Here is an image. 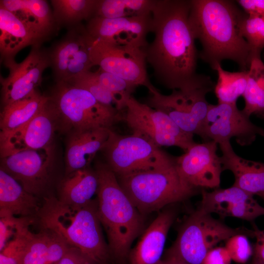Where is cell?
I'll use <instances>...</instances> for the list:
<instances>
[{
  "instance_id": "6da1fadb",
  "label": "cell",
  "mask_w": 264,
  "mask_h": 264,
  "mask_svg": "<svg viewBox=\"0 0 264 264\" xmlns=\"http://www.w3.org/2000/svg\"><path fill=\"white\" fill-rule=\"evenodd\" d=\"M190 0H156L152 14L154 37L145 49L156 81L168 89L195 83L198 53L189 22Z\"/></svg>"
},
{
  "instance_id": "7a4b0ae2",
  "label": "cell",
  "mask_w": 264,
  "mask_h": 264,
  "mask_svg": "<svg viewBox=\"0 0 264 264\" xmlns=\"http://www.w3.org/2000/svg\"><path fill=\"white\" fill-rule=\"evenodd\" d=\"M245 15L233 0H190L189 24L202 46L198 56L213 69L226 59L249 69L252 55L240 31Z\"/></svg>"
},
{
  "instance_id": "3957f363",
  "label": "cell",
  "mask_w": 264,
  "mask_h": 264,
  "mask_svg": "<svg viewBox=\"0 0 264 264\" xmlns=\"http://www.w3.org/2000/svg\"><path fill=\"white\" fill-rule=\"evenodd\" d=\"M98 215L108 238L112 262L127 264L132 245L145 228V216L134 205L106 163L95 166Z\"/></svg>"
},
{
  "instance_id": "277c9868",
  "label": "cell",
  "mask_w": 264,
  "mask_h": 264,
  "mask_svg": "<svg viewBox=\"0 0 264 264\" xmlns=\"http://www.w3.org/2000/svg\"><path fill=\"white\" fill-rule=\"evenodd\" d=\"M36 220L42 228L54 231L70 246L81 250L100 264L112 261L98 215L97 199L79 205L45 197Z\"/></svg>"
},
{
  "instance_id": "5b68a950",
  "label": "cell",
  "mask_w": 264,
  "mask_h": 264,
  "mask_svg": "<svg viewBox=\"0 0 264 264\" xmlns=\"http://www.w3.org/2000/svg\"><path fill=\"white\" fill-rule=\"evenodd\" d=\"M131 201L143 215L184 201L201 189L189 184L179 172L176 162L158 169L116 176Z\"/></svg>"
},
{
  "instance_id": "8992f818",
  "label": "cell",
  "mask_w": 264,
  "mask_h": 264,
  "mask_svg": "<svg viewBox=\"0 0 264 264\" xmlns=\"http://www.w3.org/2000/svg\"><path fill=\"white\" fill-rule=\"evenodd\" d=\"M58 117L59 130L74 131L105 128L121 119V112L100 103L88 91L73 84L56 83L48 96Z\"/></svg>"
},
{
  "instance_id": "52a82bcc",
  "label": "cell",
  "mask_w": 264,
  "mask_h": 264,
  "mask_svg": "<svg viewBox=\"0 0 264 264\" xmlns=\"http://www.w3.org/2000/svg\"><path fill=\"white\" fill-rule=\"evenodd\" d=\"M239 234L254 238L255 232L244 227H231L197 208L181 224L176 240L167 250L187 264H202L209 250Z\"/></svg>"
},
{
  "instance_id": "ba28073f",
  "label": "cell",
  "mask_w": 264,
  "mask_h": 264,
  "mask_svg": "<svg viewBox=\"0 0 264 264\" xmlns=\"http://www.w3.org/2000/svg\"><path fill=\"white\" fill-rule=\"evenodd\" d=\"M215 86L210 77L201 74L189 87L164 95L151 83L147 87L150 95L146 104L167 114L184 132L201 137L210 104L206 96L214 90Z\"/></svg>"
},
{
  "instance_id": "9c48e42d",
  "label": "cell",
  "mask_w": 264,
  "mask_h": 264,
  "mask_svg": "<svg viewBox=\"0 0 264 264\" xmlns=\"http://www.w3.org/2000/svg\"><path fill=\"white\" fill-rule=\"evenodd\" d=\"M100 151L116 176L163 168L175 164L176 159L143 137L121 135L111 129Z\"/></svg>"
},
{
  "instance_id": "30bf717a",
  "label": "cell",
  "mask_w": 264,
  "mask_h": 264,
  "mask_svg": "<svg viewBox=\"0 0 264 264\" xmlns=\"http://www.w3.org/2000/svg\"><path fill=\"white\" fill-rule=\"evenodd\" d=\"M121 118L132 134L143 137L159 147L176 146L186 152L196 143L194 135L182 131L167 114L132 96L121 111Z\"/></svg>"
},
{
  "instance_id": "8fae6325",
  "label": "cell",
  "mask_w": 264,
  "mask_h": 264,
  "mask_svg": "<svg viewBox=\"0 0 264 264\" xmlns=\"http://www.w3.org/2000/svg\"><path fill=\"white\" fill-rule=\"evenodd\" d=\"M88 38L90 56L94 66H97L102 70L118 76L136 87L147 88L151 83L146 70L145 49L115 45L89 35Z\"/></svg>"
},
{
  "instance_id": "7c38bea8",
  "label": "cell",
  "mask_w": 264,
  "mask_h": 264,
  "mask_svg": "<svg viewBox=\"0 0 264 264\" xmlns=\"http://www.w3.org/2000/svg\"><path fill=\"white\" fill-rule=\"evenodd\" d=\"M52 76L56 83L69 82L90 71L89 38L85 25L67 30L47 49Z\"/></svg>"
},
{
  "instance_id": "4fadbf2b",
  "label": "cell",
  "mask_w": 264,
  "mask_h": 264,
  "mask_svg": "<svg viewBox=\"0 0 264 264\" xmlns=\"http://www.w3.org/2000/svg\"><path fill=\"white\" fill-rule=\"evenodd\" d=\"M54 161L53 147L27 150L1 158L0 169L40 198L50 185Z\"/></svg>"
},
{
  "instance_id": "5bb4252c",
  "label": "cell",
  "mask_w": 264,
  "mask_h": 264,
  "mask_svg": "<svg viewBox=\"0 0 264 264\" xmlns=\"http://www.w3.org/2000/svg\"><path fill=\"white\" fill-rule=\"evenodd\" d=\"M261 129L238 109L236 104H210L201 137L204 141L212 140L219 145L235 137L238 144L245 146L255 140Z\"/></svg>"
},
{
  "instance_id": "9a60e30c",
  "label": "cell",
  "mask_w": 264,
  "mask_h": 264,
  "mask_svg": "<svg viewBox=\"0 0 264 264\" xmlns=\"http://www.w3.org/2000/svg\"><path fill=\"white\" fill-rule=\"evenodd\" d=\"M9 70L5 78L0 77L2 107L23 99L36 91L43 74L50 67L48 50L42 46L32 47L21 63L15 60L4 64Z\"/></svg>"
},
{
  "instance_id": "2e32d148",
  "label": "cell",
  "mask_w": 264,
  "mask_h": 264,
  "mask_svg": "<svg viewBox=\"0 0 264 264\" xmlns=\"http://www.w3.org/2000/svg\"><path fill=\"white\" fill-rule=\"evenodd\" d=\"M59 130L58 114L50 100L24 126L0 139L1 158L27 150L53 147L54 134Z\"/></svg>"
},
{
  "instance_id": "e0dca14e",
  "label": "cell",
  "mask_w": 264,
  "mask_h": 264,
  "mask_svg": "<svg viewBox=\"0 0 264 264\" xmlns=\"http://www.w3.org/2000/svg\"><path fill=\"white\" fill-rule=\"evenodd\" d=\"M152 15L107 19L93 16L85 25L92 38L120 46L146 49V38L151 32Z\"/></svg>"
},
{
  "instance_id": "ac0fdd59",
  "label": "cell",
  "mask_w": 264,
  "mask_h": 264,
  "mask_svg": "<svg viewBox=\"0 0 264 264\" xmlns=\"http://www.w3.org/2000/svg\"><path fill=\"white\" fill-rule=\"evenodd\" d=\"M218 145L212 140L196 143L176 157L178 170L189 184L201 189L220 187L223 170Z\"/></svg>"
},
{
  "instance_id": "d6986e66",
  "label": "cell",
  "mask_w": 264,
  "mask_h": 264,
  "mask_svg": "<svg viewBox=\"0 0 264 264\" xmlns=\"http://www.w3.org/2000/svg\"><path fill=\"white\" fill-rule=\"evenodd\" d=\"M172 205L163 208L144 230L130 250L129 264H156L162 259L168 232L178 215Z\"/></svg>"
},
{
  "instance_id": "ffe728a7",
  "label": "cell",
  "mask_w": 264,
  "mask_h": 264,
  "mask_svg": "<svg viewBox=\"0 0 264 264\" xmlns=\"http://www.w3.org/2000/svg\"><path fill=\"white\" fill-rule=\"evenodd\" d=\"M207 201L205 212L217 214L222 219L231 217L253 222L264 215V207L254 199L253 195L233 185L211 191Z\"/></svg>"
},
{
  "instance_id": "44dd1931",
  "label": "cell",
  "mask_w": 264,
  "mask_h": 264,
  "mask_svg": "<svg viewBox=\"0 0 264 264\" xmlns=\"http://www.w3.org/2000/svg\"><path fill=\"white\" fill-rule=\"evenodd\" d=\"M110 129L74 131L69 132L65 153V175L89 167L97 153L108 140Z\"/></svg>"
},
{
  "instance_id": "7402d4cb",
  "label": "cell",
  "mask_w": 264,
  "mask_h": 264,
  "mask_svg": "<svg viewBox=\"0 0 264 264\" xmlns=\"http://www.w3.org/2000/svg\"><path fill=\"white\" fill-rule=\"evenodd\" d=\"M223 171L233 174V186L264 200V163L246 159L239 156L233 149L230 141L219 144Z\"/></svg>"
},
{
  "instance_id": "603a6c76",
  "label": "cell",
  "mask_w": 264,
  "mask_h": 264,
  "mask_svg": "<svg viewBox=\"0 0 264 264\" xmlns=\"http://www.w3.org/2000/svg\"><path fill=\"white\" fill-rule=\"evenodd\" d=\"M0 53L3 64L14 61L28 46H42L44 40L12 12L0 7Z\"/></svg>"
},
{
  "instance_id": "cb8c5ba5",
  "label": "cell",
  "mask_w": 264,
  "mask_h": 264,
  "mask_svg": "<svg viewBox=\"0 0 264 264\" xmlns=\"http://www.w3.org/2000/svg\"><path fill=\"white\" fill-rule=\"evenodd\" d=\"M0 7L16 15L38 35L44 42L59 30L52 9L44 0H0Z\"/></svg>"
},
{
  "instance_id": "d4e9b609",
  "label": "cell",
  "mask_w": 264,
  "mask_h": 264,
  "mask_svg": "<svg viewBox=\"0 0 264 264\" xmlns=\"http://www.w3.org/2000/svg\"><path fill=\"white\" fill-rule=\"evenodd\" d=\"M12 176L0 169V214L36 219L42 203Z\"/></svg>"
},
{
  "instance_id": "484cf974",
  "label": "cell",
  "mask_w": 264,
  "mask_h": 264,
  "mask_svg": "<svg viewBox=\"0 0 264 264\" xmlns=\"http://www.w3.org/2000/svg\"><path fill=\"white\" fill-rule=\"evenodd\" d=\"M49 99L37 90L28 96L2 107L0 116V139L18 130L34 117Z\"/></svg>"
},
{
  "instance_id": "4316f807",
  "label": "cell",
  "mask_w": 264,
  "mask_h": 264,
  "mask_svg": "<svg viewBox=\"0 0 264 264\" xmlns=\"http://www.w3.org/2000/svg\"><path fill=\"white\" fill-rule=\"evenodd\" d=\"M98 178L90 167L65 175L58 186V199L72 205H85L96 194Z\"/></svg>"
},
{
  "instance_id": "83f0119b",
  "label": "cell",
  "mask_w": 264,
  "mask_h": 264,
  "mask_svg": "<svg viewBox=\"0 0 264 264\" xmlns=\"http://www.w3.org/2000/svg\"><path fill=\"white\" fill-rule=\"evenodd\" d=\"M242 97L245 106L242 111L249 117L255 114L264 120V63L261 54L252 56Z\"/></svg>"
},
{
  "instance_id": "f1b7e54d",
  "label": "cell",
  "mask_w": 264,
  "mask_h": 264,
  "mask_svg": "<svg viewBox=\"0 0 264 264\" xmlns=\"http://www.w3.org/2000/svg\"><path fill=\"white\" fill-rule=\"evenodd\" d=\"M98 0H51L55 23L67 30L88 21L94 15Z\"/></svg>"
},
{
  "instance_id": "f546056e",
  "label": "cell",
  "mask_w": 264,
  "mask_h": 264,
  "mask_svg": "<svg viewBox=\"0 0 264 264\" xmlns=\"http://www.w3.org/2000/svg\"><path fill=\"white\" fill-rule=\"evenodd\" d=\"M156 0H98L94 16L107 19L150 15Z\"/></svg>"
},
{
  "instance_id": "4dcf8cb0",
  "label": "cell",
  "mask_w": 264,
  "mask_h": 264,
  "mask_svg": "<svg viewBox=\"0 0 264 264\" xmlns=\"http://www.w3.org/2000/svg\"><path fill=\"white\" fill-rule=\"evenodd\" d=\"M218 74L214 91L218 103L236 104L242 96L247 85L248 70L230 72L224 70L220 64L213 69Z\"/></svg>"
},
{
  "instance_id": "1f68e13d",
  "label": "cell",
  "mask_w": 264,
  "mask_h": 264,
  "mask_svg": "<svg viewBox=\"0 0 264 264\" xmlns=\"http://www.w3.org/2000/svg\"><path fill=\"white\" fill-rule=\"evenodd\" d=\"M52 231L42 228L38 233L29 232L19 264H50L49 244Z\"/></svg>"
},
{
  "instance_id": "d6a6232c",
  "label": "cell",
  "mask_w": 264,
  "mask_h": 264,
  "mask_svg": "<svg viewBox=\"0 0 264 264\" xmlns=\"http://www.w3.org/2000/svg\"><path fill=\"white\" fill-rule=\"evenodd\" d=\"M66 83L73 84L87 90L104 105L115 108L119 111L125 108L118 97L100 83L94 72L89 71Z\"/></svg>"
},
{
  "instance_id": "836d02e7",
  "label": "cell",
  "mask_w": 264,
  "mask_h": 264,
  "mask_svg": "<svg viewBox=\"0 0 264 264\" xmlns=\"http://www.w3.org/2000/svg\"><path fill=\"white\" fill-rule=\"evenodd\" d=\"M240 31L252 56L261 54L264 49V17L249 16L245 13L240 24Z\"/></svg>"
},
{
  "instance_id": "e575fe53",
  "label": "cell",
  "mask_w": 264,
  "mask_h": 264,
  "mask_svg": "<svg viewBox=\"0 0 264 264\" xmlns=\"http://www.w3.org/2000/svg\"><path fill=\"white\" fill-rule=\"evenodd\" d=\"M100 83L115 95L126 107V103L137 87L125 79L102 70L100 68L94 72Z\"/></svg>"
},
{
  "instance_id": "d590c367",
  "label": "cell",
  "mask_w": 264,
  "mask_h": 264,
  "mask_svg": "<svg viewBox=\"0 0 264 264\" xmlns=\"http://www.w3.org/2000/svg\"><path fill=\"white\" fill-rule=\"evenodd\" d=\"M33 218H17L9 214H0V251L7 242L23 227L35 222Z\"/></svg>"
},
{
  "instance_id": "8d00e7d4",
  "label": "cell",
  "mask_w": 264,
  "mask_h": 264,
  "mask_svg": "<svg viewBox=\"0 0 264 264\" xmlns=\"http://www.w3.org/2000/svg\"><path fill=\"white\" fill-rule=\"evenodd\" d=\"M29 227L22 228L7 242L0 251V264H19L30 231Z\"/></svg>"
},
{
  "instance_id": "74e56055",
  "label": "cell",
  "mask_w": 264,
  "mask_h": 264,
  "mask_svg": "<svg viewBox=\"0 0 264 264\" xmlns=\"http://www.w3.org/2000/svg\"><path fill=\"white\" fill-rule=\"evenodd\" d=\"M243 234L234 235L226 241L225 247L232 261L240 264H245L253 254V249L248 239Z\"/></svg>"
},
{
  "instance_id": "f35d334b",
  "label": "cell",
  "mask_w": 264,
  "mask_h": 264,
  "mask_svg": "<svg viewBox=\"0 0 264 264\" xmlns=\"http://www.w3.org/2000/svg\"><path fill=\"white\" fill-rule=\"evenodd\" d=\"M55 264H101L81 250L70 246L62 258Z\"/></svg>"
},
{
  "instance_id": "ab89813d",
  "label": "cell",
  "mask_w": 264,
  "mask_h": 264,
  "mask_svg": "<svg viewBox=\"0 0 264 264\" xmlns=\"http://www.w3.org/2000/svg\"><path fill=\"white\" fill-rule=\"evenodd\" d=\"M231 261L225 247H215L208 252L202 264H231Z\"/></svg>"
},
{
  "instance_id": "60d3db41",
  "label": "cell",
  "mask_w": 264,
  "mask_h": 264,
  "mask_svg": "<svg viewBox=\"0 0 264 264\" xmlns=\"http://www.w3.org/2000/svg\"><path fill=\"white\" fill-rule=\"evenodd\" d=\"M236 1L248 16L264 17V0H238Z\"/></svg>"
},
{
  "instance_id": "b9f144b4",
  "label": "cell",
  "mask_w": 264,
  "mask_h": 264,
  "mask_svg": "<svg viewBox=\"0 0 264 264\" xmlns=\"http://www.w3.org/2000/svg\"><path fill=\"white\" fill-rule=\"evenodd\" d=\"M253 226L256 239L254 255L264 264V231L259 230L256 225Z\"/></svg>"
},
{
  "instance_id": "7bdbcfd3",
  "label": "cell",
  "mask_w": 264,
  "mask_h": 264,
  "mask_svg": "<svg viewBox=\"0 0 264 264\" xmlns=\"http://www.w3.org/2000/svg\"><path fill=\"white\" fill-rule=\"evenodd\" d=\"M156 264H187L180 258L167 250L162 259Z\"/></svg>"
},
{
  "instance_id": "ee69618b",
  "label": "cell",
  "mask_w": 264,
  "mask_h": 264,
  "mask_svg": "<svg viewBox=\"0 0 264 264\" xmlns=\"http://www.w3.org/2000/svg\"><path fill=\"white\" fill-rule=\"evenodd\" d=\"M251 264H264L257 257L254 255Z\"/></svg>"
},
{
  "instance_id": "f6af8a7d",
  "label": "cell",
  "mask_w": 264,
  "mask_h": 264,
  "mask_svg": "<svg viewBox=\"0 0 264 264\" xmlns=\"http://www.w3.org/2000/svg\"><path fill=\"white\" fill-rule=\"evenodd\" d=\"M259 135L264 137V129L261 128Z\"/></svg>"
},
{
  "instance_id": "bcb514c9",
  "label": "cell",
  "mask_w": 264,
  "mask_h": 264,
  "mask_svg": "<svg viewBox=\"0 0 264 264\" xmlns=\"http://www.w3.org/2000/svg\"><path fill=\"white\" fill-rule=\"evenodd\" d=\"M263 58L264 59V52H263Z\"/></svg>"
}]
</instances>
